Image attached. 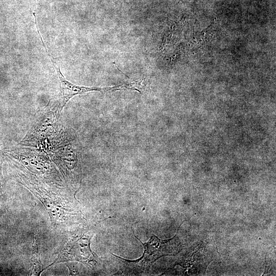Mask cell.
<instances>
[{"mask_svg":"<svg viewBox=\"0 0 276 276\" xmlns=\"http://www.w3.org/2000/svg\"><path fill=\"white\" fill-rule=\"evenodd\" d=\"M31 269L33 275H39L42 271L39 257L38 240L36 236H34L32 250Z\"/></svg>","mask_w":276,"mask_h":276,"instance_id":"5","label":"cell"},{"mask_svg":"<svg viewBox=\"0 0 276 276\" xmlns=\"http://www.w3.org/2000/svg\"><path fill=\"white\" fill-rule=\"evenodd\" d=\"M135 237L144 248L142 257L137 260H129L115 255L122 262L123 270L126 274L137 275L147 273L152 265L159 258L175 255L179 251V243L176 235L171 239L165 240L153 235L145 243H142L136 236Z\"/></svg>","mask_w":276,"mask_h":276,"instance_id":"1","label":"cell"},{"mask_svg":"<svg viewBox=\"0 0 276 276\" xmlns=\"http://www.w3.org/2000/svg\"><path fill=\"white\" fill-rule=\"evenodd\" d=\"M35 23L36 26V29L38 35L40 38L42 44L45 50L46 53L49 57L51 61L52 62L53 65L56 71L58 77L59 79L61 85V110L63 109L66 104L68 102L70 99L74 96L85 94L89 91H108L112 90H121L123 89H127V86L126 84H120L111 87H87L84 86H80L70 82L67 80L62 74L60 69V65L57 62L56 58L52 56L48 52L46 45L42 39V38L39 31V29L37 25V20H35Z\"/></svg>","mask_w":276,"mask_h":276,"instance_id":"3","label":"cell"},{"mask_svg":"<svg viewBox=\"0 0 276 276\" xmlns=\"http://www.w3.org/2000/svg\"><path fill=\"white\" fill-rule=\"evenodd\" d=\"M42 202L50 215L52 223L62 220L64 207L56 197L34 186L25 185Z\"/></svg>","mask_w":276,"mask_h":276,"instance_id":"4","label":"cell"},{"mask_svg":"<svg viewBox=\"0 0 276 276\" xmlns=\"http://www.w3.org/2000/svg\"><path fill=\"white\" fill-rule=\"evenodd\" d=\"M91 238L92 235L88 231L77 232L64 245L51 265L67 261H78L90 266L95 264L99 258L91 249Z\"/></svg>","mask_w":276,"mask_h":276,"instance_id":"2","label":"cell"},{"mask_svg":"<svg viewBox=\"0 0 276 276\" xmlns=\"http://www.w3.org/2000/svg\"><path fill=\"white\" fill-rule=\"evenodd\" d=\"M2 157L1 151L0 150V190L2 186V179H3V174H2Z\"/></svg>","mask_w":276,"mask_h":276,"instance_id":"6","label":"cell"}]
</instances>
